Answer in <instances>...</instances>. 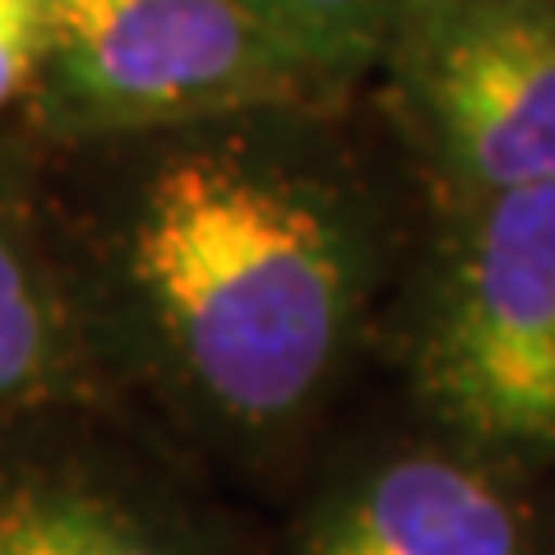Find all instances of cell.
Listing matches in <instances>:
<instances>
[{"label": "cell", "instance_id": "6da1fadb", "mask_svg": "<svg viewBox=\"0 0 555 555\" xmlns=\"http://www.w3.org/2000/svg\"><path fill=\"white\" fill-rule=\"evenodd\" d=\"M56 181L130 408L204 477L283 500L379 352L412 246L343 112L69 153Z\"/></svg>", "mask_w": 555, "mask_h": 555}, {"label": "cell", "instance_id": "7a4b0ae2", "mask_svg": "<svg viewBox=\"0 0 555 555\" xmlns=\"http://www.w3.org/2000/svg\"><path fill=\"white\" fill-rule=\"evenodd\" d=\"M375 357L408 416L555 481V190L430 204Z\"/></svg>", "mask_w": 555, "mask_h": 555}, {"label": "cell", "instance_id": "3957f363", "mask_svg": "<svg viewBox=\"0 0 555 555\" xmlns=\"http://www.w3.org/2000/svg\"><path fill=\"white\" fill-rule=\"evenodd\" d=\"M324 69L241 0H51L24 130L47 153L269 112H347Z\"/></svg>", "mask_w": 555, "mask_h": 555}, {"label": "cell", "instance_id": "277c9868", "mask_svg": "<svg viewBox=\"0 0 555 555\" xmlns=\"http://www.w3.org/2000/svg\"><path fill=\"white\" fill-rule=\"evenodd\" d=\"M366 89L430 204L555 190V0H403Z\"/></svg>", "mask_w": 555, "mask_h": 555}, {"label": "cell", "instance_id": "5b68a950", "mask_svg": "<svg viewBox=\"0 0 555 555\" xmlns=\"http://www.w3.org/2000/svg\"><path fill=\"white\" fill-rule=\"evenodd\" d=\"M259 555H555V481L403 416L328 436Z\"/></svg>", "mask_w": 555, "mask_h": 555}, {"label": "cell", "instance_id": "8992f818", "mask_svg": "<svg viewBox=\"0 0 555 555\" xmlns=\"http://www.w3.org/2000/svg\"><path fill=\"white\" fill-rule=\"evenodd\" d=\"M0 555H259L181 449L126 408L0 416Z\"/></svg>", "mask_w": 555, "mask_h": 555}, {"label": "cell", "instance_id": "52a82bcc", "mask_svg": "<svg viewBox=\"0 0 555 555\" xmlns=\"http://www.w3.org/2000/svg\"><path fill=\"white\" fill-rule=\"evenodd\" d=\"M130 408L56 158L28 130L0 134V416ZM139 416V412H134Z\"/></svg>", "mask_w": 555, "mask_h": 555}, {"label": "cell", "instance_id": "ba28073f", "mask_svg": "<svg viewBox=\"0 0 555 555\" xmlns=\"http://www.w3.org/2000/svg\"><path fill=\"white\" fill-rule=\"evenodd\" d=\"M301 47L343 93H361L375 75L385 38L403 0H241Z\"/></svg>", "mask_w": 555, "mask_h": 555}, {"label": "cell", "instance_id": "9c48e42d", "mask_svg": "<svg viewBox=\"0 0 555 555\" xmlns=\"http://www.w3.org/2000/svg\"><path fill=\"white\" fill-rule=\"evenodd\" d=\"M51 0H0V134L24 130L47 56Z\"/></svg>", "mask_w": 555, "mask_h": 555}]
</instances>
